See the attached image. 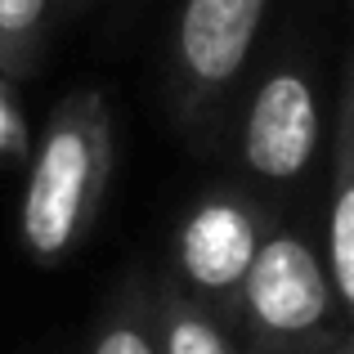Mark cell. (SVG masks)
I'll return each instance as SVG.
<instances>
[{
  "mask_svg": "<svg viewBox=\"0 0 354 354\" xmlns=\"http://www.w3.org/2000/svg\"><path fill=\"white\" fill-rule=\"evenodd\" d=\"M117 166V126L99 86L68 90L50 108L32 153L18 202V247L32 265L54 269L86 247L104 216Z\"/></svg>",
  "mask_w": 354,
  "mask_h": 354,
  "instance_id": "obj_1",
  "label": "cell"
},
{
  "mask_svg": "<svg viewBox=\"0 0 354 354\" xmlns=\"http://www.w3.org/2000/svg\"><path fill=\"white\" fill-rule=\"evenodd\" d=\"M328 135L314 54L305 45H278L256 63L229 121L238 180L278 207L314 180Z\"/></svg>",
  "mask_w": 354,
  "mask_h": 354,
  "instance_id": "obj_2",
  "label": "cell"
},
{
  "mask_svg": "<svg viewBox=\"0 0 354 354\" xmlns=\"http://www.w3.org/2000/svg\"><path fill=\"white\" fill-rule=\"evenodd\" d=\"M274 0H180L166 41V108L184 139L211 148L229 135L265 41Z\"/></svg>",
  "mask_w": 354,
  "mask_h": 354,
  "instance_id": "obj_3",
  "label": "cell"
},
{
  "mask_svg": "<svg viewBox=\"0 0 354 354\" xmlns=\"http://www.w3.org/2000/svg\"><path fill=\"white\" fill-rule=\"evenodd\" d=\"M234 337L247 354H341L350 319L323 260V242L278 225L238 296Z\"/></svg>",
  "mask_w": 354,
  "mask_h": 354,
  "instance_id": "obj_4",
  "label": "cell"
},
{
  "mask_svg": "<svg viewBox=\"0 0 354 354\" xmlns=\"http://www.w3.org/2000/svg\"><path fill=\"white\" fill-rule=\"evenodd\" d=\"M278 225H283L278 207L251 193L242 180L211 184L180 216L162 274L234 332L242 283Z\"/></svg>",
  "mask_w": 354,
  "mask_h": 354,
  "instance_id": "obj_5",
  "label": "cell"
},
{
  "mask_svg": "<svg viewBox=\"0 0 354 354\" xmlns=\"http://www.w3.org/2000/svg\"><path fill=\"white\" fill-rule=\"evenodd\" d=\"M323 260L337 283L341 310L354 332V41L341 63V90L332 108L328 135V229H323Z\"/></svg>",
  "mask_w": 354,
  "mask_h": 354,
  "instance_id": "obj_6",
  "label": "cell"
},
{
  "mask_svg": "<svg viewBox=\"0 0 354 354\" xmlns=\"http://www.w3.org/2000/svg\"><path fill=\"white\" fill-rule=\"evenodd\" d=\"M86 354H162V319H157V274H130L104 301Z\"/></svg>",
  "mask_w": 354,
  "mask_h": 354,
  "instance_id": "obj_7",
  "label": "cell"
},
{
  "mask_svg": "<svg viewBox=\"0 0 354 354\" xmlns=\"http://www.w3.org/2000/svg\"><path fill=\"white\" fill-rule=\"evenodd\" d=\"M157 319H162V354H247L216 314L189 301L166 274H157Z\"/></svg>",
  "mask_w": 354,
  "mask_h": 354,
  "instance_id": "obj_8",
  "label": "cell"
},
{
  "mask_svg": "<svg viewBox=\"0 0 354 354\" xmlns=\"http://www.w3.org/2000/svg\"><path fill=\"white\" fill-rule=\"evenodd\" d=\"M59 0H0V77L27 81L45 59Z\"/></svg>",
  "mask_w": 354,
  "mask_h": 354,
  "instance_id": "obj_9",
  "label": "cell"
},
{
  "mask_svg": "<svg viewBox=\"0 0 354 354\" xmlns=\"http://www.w3.org/2000/svg\"><path fill=\"white\" fill-rule=\"evenodd\" d=\"M18 153H32V139H27L23 113L14 104V81L0 77V157H18Z\"/></svg>",
  "mask_w": 354,
  "mask_h": 354,
  "instance_id": "obj_10",
  "label": "cell"
},
{
  "mask_svg": "<svg viewBox=\"0 0 354 354\" xmlns=\"http://www.w3.org/2000/svg\"><path fill=\"white\" fill-rule=\"evenodd\" d=\"M90 0H59V14H77V9H86Z\"/></svg>",
  "mask_w": 354,
  "mask_h": 354,
  "instance_id": "obj_11",
  "label": "cell"
},
{
  "mask_svg": "<svg viewBox=\"0 0 354 354\" xmlns=\"http://www.w3.org/2000/svg\"><path fill=\"white\" fill-rule=\"evenodd\" d=\"M341 354H354V332L346 337V346H341Z\"/></svg>",
  "mask_w": 354,
  "mask_h": 354,
  "instance_id": "obj_12",
  "label": "cell"
},
{
  "mask_svg": "<svg viewBox=\"0 0 354 354\" xmlns=\"http://www.w3.org/2000/svg\"><path fill=\"white\" fill-rule=\"evenodd\" d=\"M350 9H354V0H350Z\"/></svg>",
  "mask_w": 354,
  "mask_h": 354,
  "instance_id": "obj_13",
  "label": "cell"
}]
</instances>
